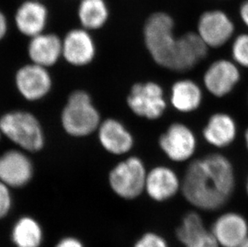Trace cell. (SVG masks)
I'll use <instances>...</instances> for the list:
<instances>
[{"mask_svg":"<svg viewBox=\"0 0 248 247\" xmlns=\"http://www.w3.org/2000/svg\"><path fill=\"white\" fill-rule=\"evenodd\" d=\"M232 56L234 63L248 68V34L240 35L232 45Z\"/></svg>","mask_w":248,"mask_h":247,"instance_id":"cb8c5ba5","label":"cell"},{"mask_svg":"<svg viewBox=\"0 0 248 247\" xmlns=\"http://www.w3.org/2000/svg\"><path fill=\"white\" fill-rule=\"evenodd\" d=\"M244 140H245V145H246V148L248 151V127L247 128L246 131H245Z\"/></svg>","mask_w":248,"mask_h":247,"instance_id":"4dcf8cb0","label":"cell"},{"mask_svg":"<svg viewBox=\"0 0 248 247\" xmlns=\"http://www.w3.org/2000/svg\"><path fill=\"white\" fill-rule=\"evenodd\" d=\"M61 119L66 132L75 137L89 135L96 130L100 124L97 110L89 95L82 91L71 95Z\"/></svg>","mask_w":248,"mask_h":247,"instance_id":"3957f363","label":"cell"},{"mask_svg":"<svg viewBox=\"0 0 248 247\" xmlns=\"http://www.w3.org/2000/svg\"><path fill=\"white\" fill-rule=\"evenodd\" d=\"M158 144L162 151L170 161L185 162L195 154L196 136L185 124L173 122L160 136Z\"/></svg>","mask_w":248,"mask_h":247,"instance_id":"52a82bcc","label":"cell"},{"mask_svg":"<svg viewBox=\"0 0 248 247\" xmlns=\"http://www.w3.org/2000/svg\"><path fill=\"white\" fill-rule=\"evenodd\" d=\"M47 16V10L44 5L35 1H28L17 10L16 23L23 34L34 37L42 33Z\"/></svg>","mask_w":248,"mask_h":247,"instance_id":"ffe728a7","label":"cell"},{"mask_svg":"<svg viewBox=\"0 0 248 247\" xmlns=\"http://www.w3.org/2000/svg\"><path fill=\"white\" fill-rule=\"evenodd\" d=\"M246 193H247V195H248V179H247V182H246Z\"/></svg>","mask_w":248,"mask_h":247,"instance_id":"d6a6232c","label":"cell"},{"mask_svg":"<svg viewBox=\"0 0 248 247\" xmlns=\"http://www.w3.org/2000/svg\"><path fill=\"white\" fill-rule=\"evenodd\" d=\"M235 189L234 167L227 156L211 154L189 164L181 192L196 210L213 212L222 209Z\"/></svg>","mask_w":248,"mask_h":247,"instance_id":"6da1fadb","label":"cell"},{"mask_svg":"<svg viewBox=\"0 0 248 247\" xmlns=\"http://www.w3.org/2000/svg\"><path fill=\"white\" fill-rule=\"evenodd\" d=\"M144 36L148 51L156 63L174 70L179 40L173 34V19L164 13L153 15L145 24Z\"/></svg>","mask_w":248,"mask_h":247,"instance_id":"7a4b0ae2","label":"cell"},{"mask_svg":"<svg viewBox=\"0 0 248 247\" xmlns=\"http://www.w3.org/2000/svg\"><path fill=\"white\" fill-rule=\"evenodd\" d=\"M238 127L234 118L226 112H216L209 117L202 129V137L209 145L222 149L234 142Z\"/></svg>","mask_w":248,"mask_h":247,"instance_id":"5bb4252c","label":"cell"},{"mask_svg":"<svg viewBox=\"0 0 248 247\" xmlns=\"http://www.w3.org/2000/svg\"><path fill=\"white\" fill-rule=\"evenodd\" d=\"M31 177V163L21 152L10 150L0 156V182L7 186H24Z\"/></svg>","mask_w":248,"mask_h":247,"instance_id":"4fadbf2b","label":"cell"},{"mask_svg":"<svg viewBox=\"0 0 248 247\" xmlns=\"http://www.w3.org/2000/svg\"><path fill=\"white\" fill-rule=\"evenodd\" d=\"M127 102L137 116L151 121L161 118L167 107L163 89L153 81L134 84Z\"/></svg>","mask_w":248,"mask_h":247,"instance_id":"8992f818","label":"cell"},{"mask_svg":"<svg viewBox=\"0 0 248 247\" xmlns=\"http://www.w3.org/2000/svg\"><path fill=\"white\" fill-rule=\"evenodd\" d=\"M99 139L107 151L126 154L134 145V138L124 125L116 120H107L99 128Z\"/></svg>","mask_w":248,"mask_h":247,"instance_id":"ac0fdd59","label":"cell"},{"mask_svg":"<svg viewBox=\"0 0 248 247\" xmlns=\"http://www.w3.org/2000/svg\"><path fill=\"white\" fill-rule=\"evenodd\" d=\"M133 247H170L168 241L161 233L149 231L143 233Z\"/></svg>","mask_w":248,"mask_h":247,"instance_id":"d4e9b609","label":"cell"},{"mask_svg":"<svg viewBox=\"0 0 248 247\" xmlns=\"http://www.w3.org/2000/svg\"><path fill=\"white\" fill-rule=\"evenodd\" d=\"M55 247H84L83 243L78 238L65 237L59 241Z\"/></svg>","mask_w":248,"mask_h":247,"instance_id":"83f0119b","label":"cell"},{"mask_svg":"<svg viewBox=\"0 0 248 247\" xmlns=\"http://www.w3.org/2000/svg\"><path fill=\"white\" fill-rule=\"evenodd\" d=\"M16 81L19 93L29 100L42 98L52 86V79L46 68L35 63L20 68Z\"/></svg>","mask_w":248,"mask_h":247,"instance_id":"7c38bea8","label":"cell"},{"mask_svg":"<svg viewBox=\"0 0 248 247\" xmlns=\"http://www.w3.org/2000/svg\"><path fill=\"white\" fill-rule=\"evenodd\" d=\"M240 78L236 63L222 59L209 66L203 75V84L209 93L221 98L234 90Z\"/></svg>","mask_w":248,"mask_h":247,"instance_id":"9c48e42d","label":"cell"},{"mask_svg":"<svg viewBox=\"0 0 248 247\" xmlns=\"http://www.w3.org/2000/svg\"><path fill=\"white\" fill-rule=\"evenodd\" d=\"M147 173L142 161L132 156L112 170L109 176L111 188L121 198L134 199L145 191Z\"/></svg>","mask_w":248,"mask_h":247,"instance_id":"5b68a950","label":"cell"},{"mask_svg":"<svg viewBox=\"0 0 248 247\" xmlns=\"http://www.w3.org/2000/svg\"><path fill=\"white\" fill-rule=\"evenodd\" d=\"M183 247H220L218 246L217 241L211 233L210 229L205 233L195 238L191 243Z\"/></svg>","mask_w":248,"mask_h":247,"instance_id":"4316f807","label":"cell"},{"mask_svg":"<svg viewBox=\"0 0 248 247\" xmlns=\"http://www.w3.org/2000/svg\"><path fill=\"white\" fill-rule=\"evenodd\" d=\"M207 230L201 215L197 211H190L183 216L176 228V238L183 247H185Z\"/></svg>","mask_w":248,"mask_h":247,"instance_id":"603a6c76","label":"cell"},{"mask_svg":"<svg viewBox=\"0 0 248 247\" xmlns=\"http://www.w3.org/2000/svg\"><path fill=\"white\" fill-rule=\"evenodd\" d=\"M11 238L16 247H40L44 239L42 227L33 217L24 216L15 223Z\"/></svg>","mask_w":248,"mask_h":247,"instance_id":"44dd1931","label":"cell"},{"mask_svg":"<svg viewBox=\"0 0 248 247\" xmlns=\"http://www.w3.org/2000/svg\"><path fill=\"white\" fill-rule=\"evenodd\" d=\"M203 99L202 90L192 79H183L171 87V105L178 112L190 113L199 109Z\"/></svg>","mask_w":248,"mask_h":247,"instance_id":"e0dca14e","label":"cell"},{"mask_svg":"<svg viewBox=\"0 0 248 247\" xmlns=\"http://www.w3.org/2000/svg\"><path fill=\"white\" fill-rule=\"evenodd\" d=\"M108 16V8L105 0H82L80 2L79 18L87 29L101 28Z\"/></svg>","mask_w":248,"mask_h":247,"instance_id":"7402d4cb","label":"cell"},{"mask_svg":"<svg viewBox=\"0 0 248 247\" xmlns=\"http://www.w3.org/2000/svg\"><path fill=\"white\" fill-rule=\"evenodd\" d=\"M240 14L244 23L248 26V1L242 6Z\"/></svg>","mask_w":248,"mask_h":247,"instance_id":"f546056e","label":"cell"},{"mask_svg":"<svg viewBox=\"0 0 248 247\" xmlns=\"http://www.w3.org/2000/svg\"><path fill=\"white\" fill-rule=\"evenodd\" d=\"M234 32V25L227 15L219 11L204 13L199 23V35L207 47L224 45Z\"/></svg>","mask_w":248,"mask_h":247,"instance_id":"8fae6325","label":"cell"},{"mask_svg":"<svg viewBox=\"0 0 248 247\" xmlns=\"http://www.w3.org/2000/svg\"><path fill=\"white\" fill-rule=\"evenodd\" d=\"M12 208V196L9 187L0 182V220L4 218Z\"/></svg>","mask_w":248,"mask_h":247,"instance_id":"484cf974","label":"cell"},{"mask_svg":"<svg viewBox=\"0 0 248 247\" xmlns=\"http://www.w3.org/2000/svg\"><path fill=\"white\" fill-rule=\"evenodd\" d=\"M62 54L68 63L76 66L85 65L95 56L93 41L85 31H72L63 40Z\"/></svg>","mask_w":248,"mask_h":247,"instance_id":"9a60e30c","label":"cell"},{"mask_svg":"<svg viewBox=\"0 0 248 247\" xmlns=\"http://www.w3.org/2000/svg\"><path fill=\"white\" fill-rule=\"evenodd\" d=\"M0 130L10 140L28 151H38L44 145V134L40 123L28 112H9L2 116Z\"/></svg>","mask_w":248,"mask_h":247,"instance_id":"277c9868","label":"cell"},{"mask_svg":"<svg viewBox=\"0 0 248 247\" xmlns=\"http://www.w3.org/2000/svg\"><path fill=\"white\" fill-rule=\"evenodd\" d=\"M7 19L5 18L4 15L0 12V40H2L5 34L7 32Z\"/></svg>","mask_w":248,"mask_h":247,"instance_id":"f1b7e54d","label":"cell"},{"mask_svg":"<svg viewBox=\"0 0 248 247\" xmlns=\"http://www.w3.org/2000/svg\"><path fill=\"white\" fill-rule=\"evenodd\" d=\"M211 233L220 247H239L248 238V221L235 211L218 215L214 221Z\"/></svg>","mask_w":248,"mask_h":247,"instance_id":"ba28073f","label":"cell"},{"mask_svg":"<svg viewBox=\"0 0 248 247\" xmlns=\"http://www.w3.org/2000/svg\"><path fill=\"white\" fill-rule=\"evenodd\" d=\"M182 181L168 166H158L147 173L145 191L153 201L165 202L181 191Z\"/></svg>","mask_w":248,"mask_h":247,"instance_id":"30bf717a","label":"cell"},{"mask_svg":"<svg viewBox=\"0 0 248 247\" xmlns=\"http://www.w3.org/2000/svg\"><path fill=\"white\" fill-rule=\"evenodd\" d=\"M178 40L179 47L173 72L184 73L191 70L206 57L208 47L196 33H186Z\"/></svg>","mask_w":248,"mask_h":247,"instance_id":"2e32d148","label":"cell"},{"mask_svg":"<svg viewBox=\"0 0 248 247\" xmlns=\"http://www.w3.org/2000/svg\"><path fill=\"white\" fill-rule=\"evenodd\" d=\"M1 133H1V130H0V137H1Z\"/></svg>","mask_w":248,"mask_h":247,"instance_id":"836d02e7","label":"cell"},{"mask_svg":"<svg viewBox=\"0 0 248 247\" xmlns=\"http://www.w3.org/2000/svg\"><path fill=\"white\" fill-rule=\"evenodd\" d=\"M239 247H248V238L243 244Z\"/></svg>","mask_w":248,"mask_h":247,"instance_id":"1f68e13d","label":"cell"},{"mask_svg":"<svg viewBox=\"0 0 248 247\" xmlns=\"http://www.w3.org/2000/svg\"><path fill=\"white\" fill-rule=\"evenodd\" d=\"M63 51V43L52 34H40L32 37L28 47L30 58L35 64L48 67L58 61Z\"/></svg>","mask_w":248,"mask_h":247,"instance_id":"d6986e66","label":"cell"}]
</instances>
